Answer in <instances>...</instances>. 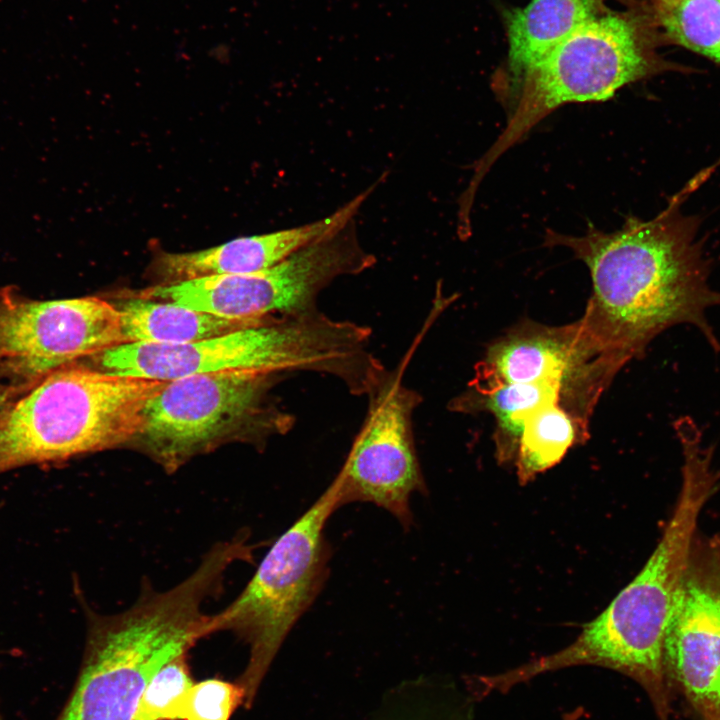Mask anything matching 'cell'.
Segmentation results:
<instances>
[{
    "label": "cell",
    "instance_id": "6da1fadb",
    "mask_svg": "<svg viewBox=\"0 0 720 720\" xmlns=\"http://www.w3.org/2000/svg\"><path fill=\"white\" fill-rule=\"evenodd\" d=\"M707 176L705 170L693 178L649 220L629 216L613 232L590 224L580 236L545 233V246L569 248L588 267L592 295L580 321L596 347L620 367L681 324L697 328L720 352L707 316L720 307V291L709 283L698 218L682 208Z\"/></svg>",
    "mask_w": 720,
    "mask_h": 720
},
{
    "label": "cell",
    "instance_id": "7a4b0ae2",
    "mask_svg": "<svg viewBox=\"0 0 720 720\" xmlns=\"http://www.w3.org/2000/svg\"><path fill=\"white\" fill-rule=\"evenodd\" d=\"M233 551L214 544L196 569L167 590L144 584L119 613L85 607L87 631L78 677L55 720H134L154 674L207 637L203 607L223 588Z\"/></svg>",
    "mask_w": 720,
    "mask_h": 720
},
{
    "label": "cell",
    "instance_id": "3957f363",
    "mask_svg": "<svg viewBox=\"0 0 720 720\" xmlns=\"http://www.w3.org/2000/svg\"><path fill=\"white\" fill-rule=\"evenodd\" d=\"M370 337L366 326L314 310L195 342L125 343L93 357L102 370L159 381L227 370L316 372L364 395L382 366L368 349Z\"/></svg>",
    "mask_w": 720,
    "mask_h": 720
},
{
    "label": "cell",
    "instance_id": "277c9868",
    "mask_svg": "<svg viewBox=\"0 0 720 720\" xmlns=\"http://www.w3.org/2000/svg\"><path fill=\"white\" fill-rule=\"evenodd\" d=\"M166 382L71 365L50 373L0 408V472L135 440Z\"/></svg>",
    "mask_w": 720,
    "mask_h": 720
},
{
    "label": "cell",
    "instance_id": "5b68a950",
    "mask_svg": "<svg viewBox=\"0 0 720 720\" xmlns=\"http://www.w3.org/2000/svg\"><path fill=\"white\" fill-rule=\"evenodd\" d=\"M663 40L645 13L595 15L578 26L520 82V95L503 132L474 166L466 192L475 195L491 166L535 125L567 103L604 101L620 88L681 66L657 52Z\"/></svg>",
    "mask_w": 720,
    "mask_h": 720
},
{
    "label": "cell",
    "instance_id": "8992f818",
    "mask_svg": "<svg viewBox=\"0 0 720 720\" xmlns=\"http://www.w3.org/2000/svg\"><path fill=\"white\" fill-rule=\"evenodd\" d=\"M342 506L337 476L316 501L272 544L240 594L209 615L207 634L229 631L249 647L237 682L254 701L286 637L322 591L329 574L331 546L325 526Z\"/></svg>",
    "mask_w": 720,
    "mask_h": 720
},
{
    "label": "cell",
    "instance_id": "52a82bcc",
    "mask_svg": "<svg viewBox=\"0 0 720 720\" xmlns=\"http://www.w3.org/2000/svg\"><path fill=\"white\" fill-rule=\"evenodd\" d=\"M375 263L350 222L271 268L163 283L139 296L232 319L297 315L317 310L318 295L334 280L360 274Z\"/></svg>",
    "mask_w": 720,
    "mask_h": 720
},
{
    "label": "cell",
    "instance_id": "ba28073f",
    "mask_svg": "<svg viewBox=\"0 0 720 720\" xmlns=\"http://www.w3.org/2000/svg\"><path fill=\"white\" fill-rule=\"evenodd\" d=\"M278 375L227 370L167 381L148 402L135 440L167 472H174L250 422L262 420L288 432L294 417L263 406Z\"/></svg>",
    "mask_w": 720,
    "mask_h": 720
},
{
    "label": "cell",
    "instance_id": "9c48e42d",
    "mask_svg": "<svg viewBox=\"0 0 720 720\" xmlns=\"http://www.w3.org/2000/svg\"><path fill=\"white\" fill-rule=\"evenodd\" d=\"M367 397L365 420L336 475L341 504H374L408 530L411 497L427 490L412 430L422 397L403 384L402 368L386 370Z\"/></svg>",
    "mask_w": 720,
    "mask_h": 720
},
{
    "label": "cell",
    "instance_id": "30bf717a",
    "mask_svg": "<svg viewBox=\"0 0 720 720\" xmlns=\"http://www.w3.org/2000/svg\"><path fill=\"white\" fill-rule=\"evenodd\" d=\"M125 344L120 313L97 297L36 301L0 294V369L38 382L77 359Z\"/></svg>",
    "mask_w": 720,
    "mask_h": 720
},
{
    "label": "cell",
    "instance_id": "8fae6325",
    "mask_svg": "<svg viewBox=\"0 0 720 720\" xmlns=\"http://www.w3.org/2000/svg\"><path fill=\"white\" fill-rule=\"evenodd\" d=\"M620 367L595 346L581 321L549 327L526 321L492 343L469 389L549 382L563 393V407L587 426L600 394Z\"/></svg>",
    "mask_w": 720,
    "mask_h": 720
},
{
    "label": "cell",
    "instance_id": "7c38bea8",
    "mask_svg": "<svg viewBox=\"0 0 720 720\" xmlns=\"http://www.w3.org/2000/svg\"><path fill=\"white\" fill-rule=\"evenodd\" d=\"M664 668L703 720H720V542L694 540L664 637Z\"/></svg>",
    "mask_w": 720,
    "mask_h": 720
},
{
    "label": "cell",
    "instance_id": "4fadbf2b",
    "mask_svg": "<svg viewBox=\"0 0 720 720\" xmlns=\"http://www.w3.org/2000/svg\"><path fill=\"white\" fill-rule=\"evenodd\" d=\"M365 189L329 216L304 225L234 239L204 250L160 253L153 264L164 283L220 274H241L271 268L310 244L342 229L371 195Z\"/></svg>",
    "mask_w": 720,
    "mask_h": 720
},
{
    "label": "cell",
    "instance_id": "5bb4252c",
    "mask_svg": "<svg viewBox=\"0 0 720 720\" xmlns=\"http://www.w3.org/2000/svg\"><path fill=\"white\" fill-rule=\"evenodd\" d=\"M599 0H530L506 17L508 68L519 82L578 26L598 14Z\"/></svg>",
    "mask_w": 720,
    "mask_h": 720
},
{
    "label": "cell",
    "instance_id": "9a60e30c",
    "mask_svg": "<svg viewBox=\"0 0 720 720\" xmlns=\"http://www.w3.org/2000/svg\"><path fill=\"white\" fill-rule=\"evenodd\" d=\"M114 305L120 313L125 343L195 342L255 326L270 318L220 317L175 302H158L140 296Z\"/></svg>",
    "mask_w": 720,
    "mask_h": 720
},
{
    "label": "cell",
    "instance_id": "2e32d148",
    "mask_svg": "<svg viewBox=\"0 0 720 720\" xmlns=\"http://www.w3.org/2000/svg\"><path fill=\"white\" fill-rule=\"evenodd\" d=\"M548 402L562 405L563 393L559 386L549 382L512 383L483 392L468 389L452 401L451 408L460 412H490L496 421V455L506 462L516 457L529 416Z\"/></svg>",
    "mask_w": 720,
    "mask_h": 720
},
{
    "label": "cell",
    "instance_id": "e0dca14e",
    "mask_svg": "<svg viewBox=\"0 0 720 720\" xmlns=\"http://www.w3.org/2000/svg\"><path fill=\"white\" fill-rule=\"evenodd\" d=\"M587 426L559 402L538 407L528 418L515 457L518 480L532 481L558 464L568 450L585 440Z\"/></svg>",
    "mask_w": 720,
    "mask_h": 720
},
{
    "label": "cell",
    "instance_id": "ac0fdd59",
    "mask_svg": "<svg viewBox=\"0 0 720 720\" xmlns=\"http://www.w3.org/2000/svg\"><path fill=\"white\" fill-rule=\"evenodd\" d=\"M473 700L451 681L421 676L390 689L365 720H470Z\"/></svg>",
    "mask_w": 720,
    "mask_h": 720
},
{
    "label": "cell",
    "instance_id": "d6986e66",
    "mask_svg": "<svg viewBox=\"0 0 720 720\" xmlns=\"http://www.w3.org/2000/svg\"><path fill=\"white\" fill-rule=\"evenodd\" d=\"M648 8L664 42L720 67V0H649Z\"/></svg>",
    "mask_w": 720,
    "mask_h": 720
},
{
    "label": "cell",
    "instance_id": "ffe728a7",
    "mask_svg": "<svg viewBox=\"0 0 720 720\" xmlns=\"http://www.w3.org/2000/svg\"><path fill=\"white\" fill-rule=\"evenodd\" d=\"M194 684L183 653L163 665L144 690L134 720H175L184 693Z\"/></svg>",
    "mask_w": 720,
    "mask_h": 720
},
{
    "label": "cell",
    "instance_id": "44dd1931",
    "mask_svg": "<svg viewBox=\"0 0 720 720\" xmlns=\"http://www.w3.org/2000/svg\"><path fill=\"white\" fill-rule=\"evenodd\" d=\"M245 701V691L237 681L206 679L184 693L175 720H230Z\"/></svg>",
    "mask_w": 720,
    "mask_h": 720
},
{
    "label": "cell",
    "instance_id": "7402d4cb",
    "mask_svg": "<svg viewBox=\"0 0 720 720\" xmlns=\"http://www.w3.org/2000/svg\"><path fill=\"white\" fill-rule=\"evenodd\" d=\"M578 719L579 718H578L577 714H575L573 712H566L562 716V720H578Z\"/></svg>",
    "mask_w": 720,
    "mask_h": 720
},
{
    "label": "cell",
    "instance_id": "603a6c76",
    "mask_svg": "<svg viewBox=\"0 0 720 720\" xmlns=\"http://www.w3.org/2000/svg\"><path fill=\"white\" fill-rule=\"evenodd\" d=\"M8 393L0 391V408L6 403Z\"/></svg>",
    "mask_w": 720,
    "mask_h": 720
},
{
    "label": "cell",
    "instance_id": "cb8c5ba5",
    "mask_svg": "<svg viewBox=\"0 0 720 720\" xmlns=\"http://www.w3.org/2000/svg\"><path fill=\"white\" fill-rule=\"evenodd\" d=\"M0 720H4V715H3V712H2L1 701H0Z\"/></svg>",
    "mask_w": 720,
    "mask_h": 720
}]
</instances>
